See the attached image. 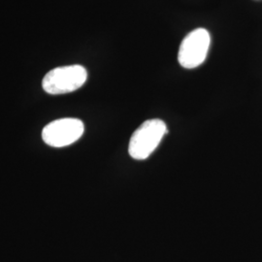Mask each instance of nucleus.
<instances>
[{"mask_svg": "<svg viewBox=\"0 0 262 262\" xmlns=\"http://www.w3.org/2000/svg\"><path fill=\"white\" fill-rule=\"evenodd\" d=\"M166 133L167 125L162 120L151 119L143 122L131 136L128 145L129 156L136 160L150 158Z\"/></svg>", "mask_w": 262, "mask_h": 262, "instance_id": "f257e3e1", "label": "nucleus"}, {"mask_svg": "<svg viewBox=\"0 0 262 262\" xmlns=\"http://www.w3.org/2000/svg\"><path fill=\"white\" fill-rule=\"evenodd\" d=\"M84 122L64 118L50 122L42 131V139L51 147L63 148L79 140L84 134Z\"/></svg>", "mask_w": 262, "mask_h": 262, "instance_id": "20e7f679", "label": "nucleus"}, {"mask_svg": "<svg viewBox=\"0 0 262 262\" xmlns=\"http://www.w3.org/2000/svg\"><path fill=\"white\" fill-rule=\"evenodd\" d=\"M86 79L88 72L84 66H62L47 73L42 81V86L49 94H69L83 86Z\"/></svg>", "mask_w": 262, "mask_h": 262, "instance_id": "f03ea898", "label": "nucleus"}, {"mask_svg": "<svg viewBox=\"0 0 262 262\" xmlns=\"http://www.w3.org/2000/svg\"><path fill=\"white\" fill-rule=\"evenodd\" d=\"M211 45V35L205 28L190 31L179 48L178 61L186 69H193L201 66L206 59Z\"/></svg>", "mask_w": 262, "mask_h": 262, "instance_id": "7ed1b4c3", "label": "nucleus"}]
</instances>
